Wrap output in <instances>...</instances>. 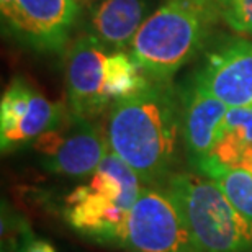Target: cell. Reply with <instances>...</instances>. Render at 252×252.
Segmentation results:
<instances>
[{
    "mask_svg": "<svg viewBox=\"0 0 252 252\" xmlns=\"http://www.w3.org/2000/svg\"><path fill=\"white\" fill-rule=\"evenodd\" d=\"M79 18L77 0H18L10 27L44 51H59Z\"/></svg>",
    "mask_w": 252,
    "mask_h": 252,
    "instance_id": "9c48e42d",
    "label": "cell"
},
{
    "mask_svg": "<svg viewBox=\"0 0 252 252\" xmlns=\"http://www.w3.org/2000/svg\"><path fill=\"white\" fill-rule=\"evenodd\" d=\"M25 252H56L54 248L46 241H33L28 244V248L25 249Z\"/></svg>",
    "mask_w": 252,
    "mask_h": 252,
    "instance_id": "ac0fdd59",
    "label": "cell"
},
{
    "mask_svg": "<svg viewBox=\"0 0 252 252\" xmlns=\"http://www.w3.org/2000/svg\"><path fill=\"white\" fill-rule=\"evenodd\" d=\"M123 244L136 252H198L167 191L143 189L131 206Z\"/></svg>",
    "mask_w": 252,
    "mask_h": 252,
    "instance_id": "5b68a950",
    "label": "cell"
},
{
    "mask_svg": "<svg viewBox=\"0 0 252 252\" xmlns=\"http://www.w3.org/2000/svg\"><path fill=\"white\" fill-rule=\"evenodd\" d=\"M17 5L18 0H0V8H2V17L7 20L8 23H12L17 13Z\"/></svg>",
    "mask_w": 252,
    "mask_h": 252,
    "instance_id": "e0dca14e",
    "label": "cell"
},
{
    "mask_svg": "<svg viewBox=\"0 0 252 252\" xmlns=\"http://www.w3.org/2000/svg\"><path fill=\"white\" fill-rule=\"evenodd\" d=\"M221 20L241 36L252 38V0H216Z\"/></svg>",
    "mask_w": 252,
    "mask_h": 252,
    "instance_id": "9a60e30c",
    "label": "cell"
},
{
    "mask_svg": "<svg viewBox=\"0 0 252 252\" xmlns=\"http://www.w3.org/2000/svg\"><path fill=\"white\" fill-rule=\"evenodd\" d=\"M149 84V79L141 70L131 54L113 51L105 61V95L110 102L129 97L141 92Z\"/></svg>",
    "mask_w": 252,
    "mask_h": 252,
    "instance_id": "7c38bea8",
    "label": "cell"
},
{
    "mask_svg": "<svg viewBox=\"0 0 252 252\" xmlns=\"http://www.w3.org/2000/svg\"><path fill=\"white\" fill-rule=\"evenodd\" d=\"M228 110L191 77L182 92V136L189 160L195 169L208 158L220 139Z\"/></svg>",
    "mask_w": 252,
    "mask_h": 252,
    "instance_id": "30bf717a",
    "label": "cell"
},
{
    "mask_svg": "<svg viewBox=\"0 0 252 252\" xmlns=\"http://www.w3.org/2000/svg\"><path fill=\"white\" fill-rule=\"evenodd\" d=\"M33 94L34 89L23 79L12 80L5 90L0 102V144L3 153L12 149L15 133L27 117Z\"/></svg>",
    "mask_w": 252,
    "mask_h": 252,
    "instance_id": "4fadbf2b",
    "label": "cell"
},
{
    "mask_svg": "<svg viewBox=\"0 0 252 252\" xmlns=\"http://www.w3.org/2000/svg\"><path fill=\"white\" fill-rule=\"evenodd\" d=\"M221 133L234 136L244 144H252V107L229 108Z\"/></svg>",
    "mask_w": 252,
    "mask_h": 252,
    "instance_id": "2e32d148",
    "label": "cell"
},
{
    "mask_svg": "<svg viewBox=\"0 0 252 252\" xmlns=\"http://www.w3.org/2000/svg\"><path fill=\"white\" fill-rule=\"evenodd\" d=\"M41 154L44 167L67 177L94 174L108 154V141L92 120L79 117L69 110L56 128L33 141Z\"/></svg>",
    "mask_w": 252,
    "mask_h": 252,
    "instance_id": "8992f818",
    "label": "cell"
},
{
    "mask_svg": "<svg viewBox=\"0 0 252 252\" xmlns=\"http://www.w3.org/2000/svg\"><path fill=\"white\" fill-rule=\"evenodd\" d=\"M228 200L244 218L252 221V172L244 169L226 170L215 179Z\"/></svg>",
    "mask_w": 252,
    "mask_h": 252,
    "instance_id": "5bb4252c",
    "label": "cell"
},
{
    "mask_svg": "<svg viewBox=\"0 0 252 252\" xmlns=\"http://www.w3.org/2000/svg\"><path fill=\"white\" fill-rule=\"evenodd\" d=\"M108 49L92 33H82L74 39L65 64V87L69 110L92 120L108 107L105 95V61Z\"/></svg>",
    "mask_w": 252,
    "mask_h": 252,
    "instance_id": "ba28073f",
    "label": "cell"
},
{
    "mask_svg": "<svg viewBox=\"0 0 252 252\" xmlns=\"http://www.w3.org/2000/svg\"><path fill=\"white\" fill-rule=\"evenodd\" d=\"M182 133V98L170 80H151L138 94L112 103L108 146L148 185L169 180Z\"/></svg>",
    "mask_w": 252,
    "mask_h": 252,
    "instance_id": "6da1fadb",
    "label": "cell"
},
{
    "mask_svg": "<svg viewBox=\"0 0 252 252\" xmlns=\"http://www.w3.org/2000/svg\"><path fill=\"white\" fill-rule=\"evenodd\" d=\"M193 77L228 108L252 107V41L229 36L213 43Z\"/></svg>",
    "mask_w": 252,
    "mask_h": 252,
    "instance_id": "52a82bcc",
    "label": "cell"
},
{
    "mask_svg": "<svg viewBox=\"0 0 252 252\" xmlns=\"http://www.w3.org/2000/svg\"><path fill=\"white\" fill-rule=\"evenodd\" d=\"M151 5L153 0H100L90 10L89 32L107 49L123 51L151 15Z\"/></svg>",
    "mask_w": 252,
    "mask_h": 252,
    "instance_id": "8fae6325",
    "label": "cell"
},
{
    "mask_svg": "<svg viewBox=\"0 0 252 252\" xmlns=\"http://www.w3.org/2000/svg\"><path fill=\"white\" fill-rule=\"evenodd\" d=\"M167 193L182 213L198 252H252V221L220 185L195 174H172Z\"/></svg>",
    "mask_w": 252,
    "mask_h": 252,
    "instance_id": "277c9868",
    "label": "cell"
},
{
    "mask_svg": "<svg viewBox=\"0 0 252 252\" xmlns=\"http://www.w3.org/2000/svg\"><path fill=\"white\" fill-rule=\"evenodd\" d=\"M141 191L138 174L115 153H108L90 182L65 198V218L89 238L123 244L128 215Z\"/></svg>",
    "mask_w": 252,
    "mask_h": 252,
    "instance_id": "3957f363",
    "label": "cell"
},
{
    "mask_svg": "<svg viewBox=\"0 0 252 252\" xmlns=\"http://www.w3.org/2000/svg\"><path fill=\"white\" fill-rule=\"evenodd\" d=\"M221 18L216 0H164L131 43V58L151 80H170L211 38Z\"/></svg>",
    "mask_w": 252,
    "mask_h": 252,
    "instance_id": "7a4b0ae2",
    "label": "cell"
}]
</instances>
